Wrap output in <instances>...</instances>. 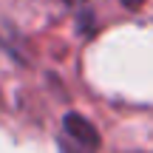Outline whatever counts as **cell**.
Returning <instances> with one entry per match:
<instances>
[{
	"mask_svg": "<svg viewBox=\"0 0 153 153\" xmlns=\"http://www.w3.org/2000/svg\"><path fill=\"white\" fill-rule=\"evenodd\" d=\"M62 153H97V131L91 128V122H85L82 116L68 114L65 122H62Z\"/></svg>",
	"mask_w": 153,
	"mask_h": 153,
	"instance_id": "1",
	"label": "cell"
},
{
	"mask_svg": "<svg viewBox=\"0 0 153 153\" xmlns=\"http://www.w3.org/2000/svg\"><path fill=\"white\" fill-rule=\"evenodd\" d=\"M62 3H74L76 6V3H85V0H62Z\"/></svg>",
	"mask_w": 153,
	"mask_h": 153,
	"instance_id": "2",
	"label": "cell"
}]
</instances>
